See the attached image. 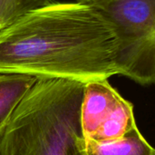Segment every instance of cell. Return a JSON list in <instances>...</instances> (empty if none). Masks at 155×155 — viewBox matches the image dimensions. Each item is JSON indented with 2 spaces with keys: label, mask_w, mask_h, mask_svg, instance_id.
I'll use <instances>...</instances> for the list:
<instances>
[{
  "label": "cell",
  "mask_w": 155,
  "mask_h": 155,
  "mask_svg": "<svg viewBox=\"0 0 155 155\" xmlns=\"http://www.w3.org/2000/svg\"><path fill=\"white\" fill-rule=\"evenodd\" d=\"M54 2V0H0V32L27 14Z\"/></svg>",
  "instance_id": "7"
},
{
  "label": "cell",
  "mask_w": 155,
  "mask_h": 155,
  "mask_svg": "<svg viewBox=\"0 0 155 155\" xmlns=\"http://www.w3.org/2000/svg\"><path fill=\"white\" fill-rule=\"evenodd\" d=\"M84 84L37 77L0 134V155H84Z\"/></svg>",
  "instance_id": "2"
},
{
  "label": "cell",
  "mask_w": 155,
  "mask_h": 155,
  "mask_svg": "<svg viewBox=\"0 0 155 155\" xmlns=\"http://www.w3.org/2000/svg\"><path fill=\"white\" fill-rule=\"evenodd\" d=\"M92 5L110 25L121 75L142 84L155 81V0H98Z\"/></svg>",
  "instance_id": "3"
},
{
  "label": "cell",
  "mask_w": 155,
  "mask_h": 155,
  "mask_svg": "<svg viewBox=\"0 0 155 155\" xmlns=\"http://www.w3.org/2000/svg\"><path fill=\"white\" fill-rule=\"evenodd\" d=\"M125 101L108 80L85 84L81 104V129L84 139H91L104 124L116 114Z\"/></svg>",
  "instance_id": "4"
},
{
  "label": "cell",
  "mask_w": 155,
  "mask_h": 155,
  "mask_svg": "<svg viewBox=\"0 0 155 155\" xmlns=\"http://www.w3.org/2000/svg\"><path fill=\"white\" fill-rule=\"evenodd\" d=\"M96 1H98V0H76V2L84 3V4H93V3H94Z\"/></svg>",
  "instance_id": "8"
},
{
  "label": "cell",
  "mask_w": 155,
  "mask_h": 155,
  "mask_svg": "<svg viewBox=\"0 0 155 155\" xmlns=\"http://www.w3.org/2000/svg\"><path fill=\"white\" fill-rule=\"evenodd\" d=\"M84 155H155V150L135 127L123 138L107 143L84 140Z\"/></svg>",
  "instance_id": "5"
},
{
  "label": "cell",
  "mask_w": 155,
  "mask_h": 155,
  "mask_svg": "<svg viewBox=\"0 0 155 155\" xmlns=\"http://www.w3.org/2000/svg\"><path fill=\"white\" fill-rule=\"evenodd\" d=\"M37 77L22 74H0V134L12 113Z\"/></svg>",
  "instance_id": "6"
},
{
  "label": "cell",
  "mask_w": 155,
  "mask_h": 155,
  "mask_svg": "<svg viewBox=\"0 0 155 155\" xmlns=\"http://www.w3.org/2000/svg\"><path fill=\"white\" fill-rule=\"evenodd\" d=\"M0 74L108 80L121 75L116 40L92 5L55 1L0 32Z\"/></svg>",
  "instance_id": "1"
}]
</instances>
